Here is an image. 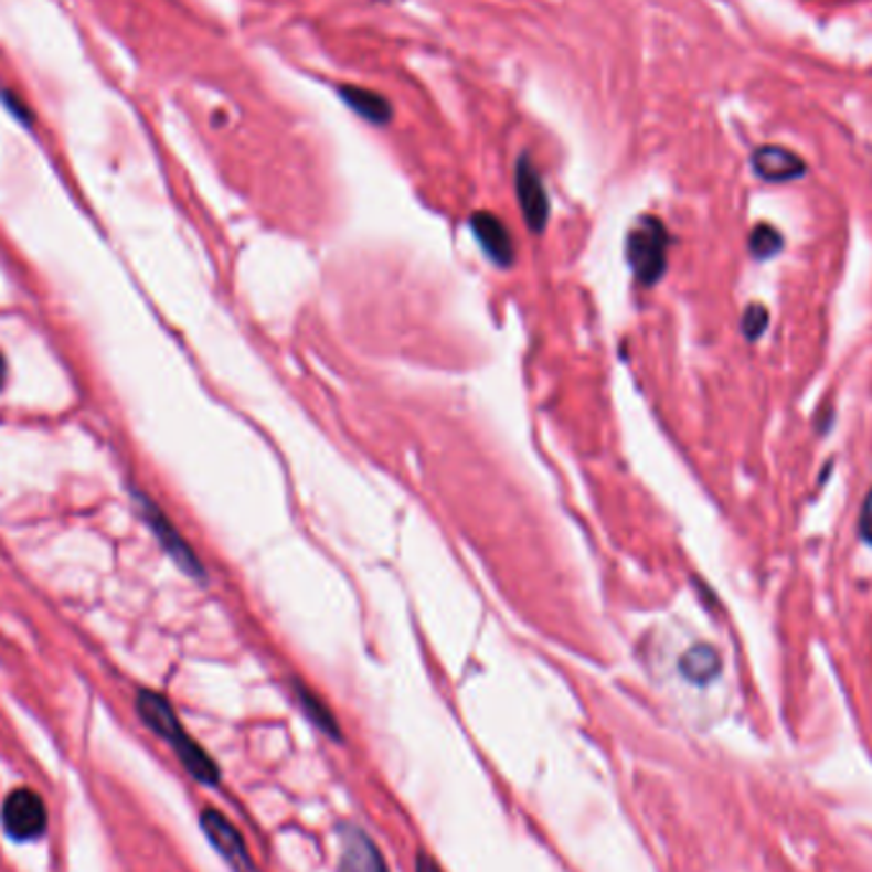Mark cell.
I'll use <instances>...</instances> for the list:
<instances>
[{
	"label": "cell",
	"mask_w": 872,
	"mask_h": 872,
	"mask_svg": "<svg viewBox=\"0 0 872 872\" xmlns=\"http://www.w3.org/2000/svg\"><path fill=\"white\" fill-rule=\"evenodd\" d=\"M136 712L143 720V725L156 732L161 740H167L171 751L177 753L179 763L184 765L189 776L202 786H217L220 784V768L217 763L204 753V747L187 735V730L179 722L174 706L169 704L167 696L156 694V691L141 689L136 696Z\"/></svg>",
	"instance_id": "1"
},
{
	"label": "cell",
	"mask_w": 872,
	"mask_h": 872,
	"mask_svg": "<svg viewBox=\"0 0 872 872\" xmlns=\"http://www.w3.org/2000/svg\"><path fill=\"white\" fill-rule=\"evenodd\" d=\"M628 263L632 274L644 286L661 281L666 263H669V233L658 217H644L628 235Z\"/></svg>",
	"instance_id": "2"
},
{
	"label": "cell",
	"mask_w": 872,
	"mask_h": 872,
	"mask_svg": "<svg viewBox=\"0 0 872 872\" xmlns=\"http://www.w3.org/2000/svg\"><path fill=\"white\" fill-rule=\"evenodd\" d=\"M0 821H3V832L15 839V842H34V839L46 834V804L34 788H15V791L6 796L3 809H0Z\"/></svg>",
	"instance_id": "3"
},
{
	"label": "cell",
	"mask_w": 872,
	"mask_h": 872,
	"mask_svg": "<svg viewBox=\"0 0 872 872\" xmlns=\"http://www.w3.org/2000/svg\"><path fill=\"white\" fill-rule=\"evenodd\" d=\"M134 498H136L138 510H141L143 521L148 523V529L153 531L156 539H159V544L163 546V551H167V554L174 559L179 570H182L184 574H189V577H192V579H204V577H208V572H204L202 562H200V559H196V554L192 551V546L187 544L182 533L174 529V523L169 521L167 513H163V510L156 506L151 498L143 496V492H136Z\"/></svg>",
	"instance_id": "4"
},
{
	"label": "cell",
	"mask_w": 872,
	"mask_h": 872,
	"mask_svg": "<svg viewBox=\"0 0 872 872\" xmlns=\"http://www.w3.org/2000/svg\"><path fill=\"white\" fill-rule=\"evenodd\" d=\"M515 196L531 233H544L551 204H549L544 179H541L539 169L533 167L529 156H521L515 163Z\"/></svg>",
	"instance_id": "5"
},
{
	"label": "cell",
	"mask_w": 872,
	"mask_h": 872,
	"mask_svg": "<svg viewBox=\"0 0 872 872\" xmlns=\"http://www.w3.org/2000/svg\"><path fill=\"white\" fill-rule=\"evenodd\" d=\"M200 825H202V832L208 834L210 844L220 852V858L227 862L230 870L233 872H258L255 862L251 860L248 847H245L241 832H237V829L230 825V821L222 817L220 811L204 809L202 817H200Z\"/></svg>",
	"instance_id": "6"
},
{
	"label": "cell",
	"mask_w": 872,
	"mask_h": 872,
	"mask_svg": "<svg viewBox=\"0 0 872 872\" xmlns=\"http://www.w3.org/2000/svg\"><path fill=\"white\" fill-rule=\"evenodd\" d=\"M470 227L475 233V241L480 243L485 255L500 268H510L515 263V245L510 237V230L506 222L490 215V212H475L470 217Z\"/></svg>",
	"instance_id": "7"
},
{
	"label": "cell",
	"mask_w": 872,
	"mask_h": 872,
	"mask_svg": "<svg viewBox=\"0 0 872 872\" xmlns=\"http://www.w3.org/2000/svg\"><path fill=\"white\" fill-rule=\"evenodd\" d=\"M342 854L337 872H389L381 850L358 827H342Z\"/></svg>",
	"instance_id": "8"
},
{
	"label": "cell",
	"mask_w": 872,
	"mask_h": 872,
	"mask_svg": "<svg viewBox=\"0 0 872 872\" xmlns=\"http://www.w3.org/2000/svg\"><path fill=\"white\" fill-rule=\"evenodd\" d=\"M753 169L765 182H791V179L806 174L801 156H796L784 146H761L753 153Z\"/></svg>",
	"instance_id": "9"
},
{
	"label": "cell",
	"mask_w": 872,
	"mask_h": 872,
	"mask_svg": "<svg viewBox=\"0 0 872 872\" xmlns=\"http://www.w3.org/2000/svg\"><path fill=\"white\" fill-rule=\"evenodd\" d=\"M340 95L348 108L355 110L360 118H365L368 123H377V126H385L393 118L391 103L385 100L383 95L373 93V89L355 87V85H342Z\"/></svg>",
	"instance_id": "10"
},
{
	"label": "cell",
	"mask_w": 872,
	"mask_h": 872,
	"mask_svg": "<svg viewBox=\"0 0 872 872\" xmlns=\"http://www.w3.org/2000/svg\"><path fill=\"white\" fill-rule=\"evenodd\" d=\"M720 656L710 646H694L681 656L679 669L689 681L694 684H710V681L720 673Z\"/></svg>",
	"instance_id": "11"
},
{
	"label": "cell",
	"mask_w": 872,
	"mask_h": 872,
	"mask_svg": "<svg viewBox=\"0 0 872 872\" xmlns=\"http://www.w3.org/2000/svg\"><path fill=\"white\" fill-rule=\"evenodd\" d=\"M294 691H296V702L304 710V714L315 722V725L325 732V735L340 740V725H337L334 714L327 710V704L319 699L315 691L307 689L301 684V681H294Z\"/></svg>",
	"instance_id": "12"
},
{
	"label": "cell",
	"mask_w": 872,
	"mask_h": 872,
	"mask_svg": "<svg viewBox=\"0 0 872 872\" xmlns=\"http://www.w3.org/2000/svg\"><path fill=\"white\" fill-rule=\"evenodd\" d=\"M780 248H784V237L778 235L776 227L770 225H758L753 230L751 235V253L755 255L758 260L765 258H773Z\"/></svg>",
	"instance_id": "13"
},
{
	"label": "cell",
	"mask_w": 872,
	"mask_h": 872,
	"mask_svg": "<svg viewBox=\"0 0 872 872\" xmlns=\"http://www.w3.org/2000/svg\"><path fill=\"white\" fill-rule=\"evenodd\" d=\"M765 327H768V311L761 304H755L745 311L743 317V332L747 340H758V337L765 332Z\"/></svg>",
	"instance_id": "14"
},
{
	"label": "cell",
	"mask_w": 872,
	"mask_h": 872,
	"mask_svg": "<svg viewBox=\"0 0 872 872\" xmlns=\"http://www.w3.org/2000/svg\"><path fill=\"white\" fill-rule=\"evenodd\" d=\"M860 536L872 544V490L868 492L865 498V506H862V515H860Z\"/></svg>",
	"instance_id": "15"
},
{
	"label": "cell",
	"mask_w": 872,
	"mask_h": 872,
	"mask_svg": "<svg viewBox=\"0 0 872 872\" xmlns=\"http://www.w3.org/2000/svg\"><path fill=\"white\" fill-rule=\"evenodd\" d=\"M416 872H444V870L436 865V862L429 858V854H418Z\"/></svg>",
	"instance_id": "16"
},
{
	"label": "cell",
	"mask_w": 872,
	"mask_h": 872,
	"mask_svg": "<svg viewBox=\"0 0 872 872\" xmlns=\"http://www.w3.org/2000/svg\"><path fill=\"white\" fill-rule=\"evenodd\" d=\"M6 375H8V365H6L3 352H0V389H3V385H6Z\"/></svg>",
	"instance_id": "17"
}]
</instances>
